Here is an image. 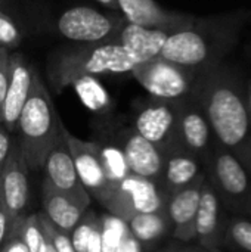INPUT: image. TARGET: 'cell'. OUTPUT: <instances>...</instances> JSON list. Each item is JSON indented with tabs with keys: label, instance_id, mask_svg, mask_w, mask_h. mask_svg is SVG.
I'll list each match as a JSON object with an SVG mask.
<instances>
[{
	"label": "cell",
	"instance_id": "cell-1",
	"mask_svg": "<svg viewBox=\"0 0 251 252\" xmlns=\"http://www.w3.org/2000/svg\"><path fill=\"white\" fill-rule=\"evenodd\" d=\"M215 136L229 151L251 177V114L246 84L229 66H219L200 74L194 87Z\"/></svg>",
	"mask_w": 251,
	"mask_h": 252
},
{
	"label": "cell",
	"instance_id": "cell-2",
	"mask_svg": "<svg viewBox=\"0 0 251 252\" xmlns=\"http://www.w3.org/2000/svg\"><path fill=\"white\" fill-rule=\"evenodd\" d=\"M251 10L195 18L182 30L172 31L160 52V58L203 74L219 66L235 47Z\"/></svg>",
	"mask_w": 251,
	"mask_h": 252
},
{
	"label": "cell",
	"instance_id": "cell-3",
	"mask_svg": "<svg viewBox=\"0 0 251 252\" xmlns=\"http://www.w3.org/2000/svg\"><path fill=\"white\" fill-rule=\"evenodd\" d=\"M62 120L56 112L49 89L36 69L27 102L16 123L18 145L30 171L43 170L49 152L61 137Z\"/></svg>",
	"mask_w": 251,
	"mask_h": 252
},
{
	"label": "cell",
	"instance_id": "cell-4",
	"mask_svg": "<svg viewBox=\"0 0 251 252\" xmlns=\"http://www.w3.org/2000/svg\"><path fill=\"white\" fill-rule=\"evenodd\" d=\"M136 62L114 40L72 44L58 50L47 62V77L55 92H62L83 77L132 72Z\"/></svg>",
	"mask_w": 251,
	"mask_h": 252
},
{
	"label": "cell",
	"instance_id": "cell-5",
	"mask_svg": "<svg viewBox=\"0 0 251 252\" xmlns=\"http://www.w3.org/2000/svg\"><path fill=\"white\" fill-rule=\"evenodd\" d=\"M206 170L222 205L237 216L251 217L250 174L244 165L216 140Z\"/></svg>",
	"mask_w": 251,
	"mask_h": 252
},
{
	"label": "cell",
	"instance_id": "cell-6",
	"mask_svg": "<svg viewBox=\"0 0 251 252\" xmlns=\"http://www.w3.org/2000/svg\"><path fill=\"white\" fill-rule=\"evenodd\" d=\"M124 24L126 19L120 12L99 10L92 6H74L59 15L56 30L61 37L74 44H90L114 40Z\"/></svg>",
	"mask_w": 251,
	"mask_h": 252
},
{
	"label": "cell",
	"instance_id": "cell-7",
	"mask_svg": "<svg viewBox=\"0 0 251 252\" xmlns=\"http://www.w3.org/2000/svg\"><path fill=\"white\" fill-rule=\"evenodd\" d=\"M130 74L151 97L172 102L191 96L200 77L198 72L160 56L136 65Z\"/></svg>",
	"mask_w": 251,
	"mask_h": 252
},
{
	"label": "cell",
	"instance_id": "cell-8",
	"mask_svg": "<svg viewBox=\"0 0 251 252\" xmlns=\"http://www.w3.org/2000/svg\"><path fill=\"white\" fill-rule=\"evenodd\" d=\"M178 102L149 96L139 102L133 117L132 127L164 157L176 149H183L179 139Z\"/></svg>",
	"mask_w": 251,
	"mask_h": 252
},
{
	"label": "cell",
	"instance_id": "cell-9",
	"mask_svg": "<svg viewBox=\"0 0 251 252\" xmlns=\"http://www.w3.org/2000/svg\"><path fill=\"white\" fill-rule=\"evenodd\" d=\"M167 195L158 183L130 174L111 189L105 208L111 216L127 223L138 214L166 210Z\"/></svg>",
	"mask_w": 251,
	"mask_h": 252
},
{
	"label": "cell",
	"instance_id": "cell-10",
	"mask_svg": "<svg viewBox=\"0 0 251 252\" xmlns=\"http://www.w3.org/2000/svg\"><path fill=\"white\" fill-rule=\"evenodd\" d=\"M61 134L68 146L81 185L84 186L90 198H95L104 207L112 188L104 171L95 142L78 139L64 126V123L61 124Z\"/></svg>",
	"mask_w": 251,
	"mask_h": 252
},
{
	"label": "cell",
	"instance_id": "cell-11",
	"mask_svg": "<svg viewBox=\"0 0 251 252\" xmlns=\"http://www.w3.org/2000/svg\"><path fill=\"white\" fill-rule=\"evenodd\" d=\"M178 127L182 148L195 155L203 165L207 167L213 151L215 136L194 93L178 102Z\"/></svg>",
	"mask_w": 251,
	"mask_h": 252
},
{
	"label": "cell",
	"instance_id": "cell-12",
	"mask_svg": "<svg viewBox=\"0 0 251 252\" xmlns=\"http://www.w3.org/2000/svg\"><path fill=\"white\" fill-rule=\"evenodd\" d=\"M114 137L124 154L130 173L161 186L164 155L133 127H123L114 134Z\"/></svg>",
	"mask_w": 251,
	"mask_h": 252
},
{
	"label": "cell",
	"instance_id": "cell-13",
	"mask_svg": "<svg viewBox=\"0 0 251 252\" xmlns=\"http://www.w3.org/2000/svg\"><path fill=\"white\" fill-rule=\"evenodd\" d=\"M220 198L206 174L201 189L200 205L195 219V241L200 248L210 252H220L223 248V233L226 216L223 214Z\"/></svg>",
	"mask_w": 251,
	"mask_h": 252
},
{
	"label": "cell",
	"instance_id": "cell-14",
	"mask_svg": "<svg viewBox=\"0 0 251 252\" xmlns=\"http://www.w3.org/2000/svg\"><path fill=\"white\" fill-rule=\"evenodd\" d=\"M34 71L36 68L22 53H9V80L0 108V124L9 133L16 130L18 118L30 94Z\"/></svg>",
	"mask_w": 251,
	"mask_h": 252
},
{
	"label": "cell",
	"instance_id": "cell-15",
	"mask_svg": "<svg viewBox=\"0 0 251 252\" xmlns=\"http://www.w3.org/2000/svg\"><path fill=\"white\" fill-rule=\"evenodd\" d=\"M44 174H46V182H49L56 190L68 195L83 207L89 208L90 207V195L81 185L71 154L68 151V146L61 134L58 142L55 143L53 149L49 152L46 162L43 165Z\"/></svg>",
	"mask_w": 251,
	"mask_h": 252
},
{
	"label": "cell",
	"instance_id": "cell-16",
	"mask_svg": "<svg viewBox=\"0 0 251 252\" xmlns=\"http://www.w3.org/2000/svg\"><path fill=\"white\" fill-rule=\"evenodd\" d=\"M117 4L126 22L169 32L189 27L197 18L189 13L167 10L155 0H117Z\"/></svg>",
	"mask_w": 251,
	"mask_h": 252
},
{
	"label": "cell",
	"instance_id": "cell-17",
	"mask_svg": "<svg viewBox=\"0 0 251 252\" xmlns=\"http://www.w3.org/2000/svg\"><path fill=\"white\" fill-rule=\"evenodd\" d=\"M206 173L188 188L172 193L166 201V213L172 224V236L180 242L195 241V219Z\"/></svg>",
	"mask_w": 251,
	"mask_h": 252
},
{
	"label": "cell",
	"instance_id": "cell-18",
	"mask_svg": "<svg viewBox=\"0 0 251 252\" xmlns=\"http://www.w3.org/2000/svg\"><path fill=\"white\" fill-rule=\"evenodd\" d=\"M28 167L22 157L18 142L12 143L9 158L0 174V188L10 217L15 220L22 216L28 202Z\"/></svg>",
	"mask_w": 251,
	"mask_h": 252
},
{
	"label": "cell",
	"instance_id": "cell-19",
	"mask_svg": "<svg viewBox=\"0 0 251 252\" xmlns=\"http://www.w3.org/2000/svg\"><path fill=\"white\" fill-rule=\"evenodd\" d=\"M169 31L158 28H145L126 22L114 41L121 44L132 56L136 65L160 56V52L169 37Z\"/></svg>",
	"mask_w": 251,
	"mask_h": 252
},
{
	"label": "cell",
	"instance_id": "cell-20",
	"mask_svg": "<svg viewBox=\"0 0 251 252\" xmlns=\"http://www.w3.org/2000/svg\"><path fill=\"white\" fill-rule=\"evenodd\" d=\"M203 162L185 149H176L164 157L161 188L166 195L176 193L192 185L204 171Z\"/></svg>",
	"mask_w": 251,
	"mask_h": 252
},
{
	"label": "cell",
	"instance_id": "cell-21",
	"mask_svg": "<svg viewBox=\"0 0 251 252\" xmlns=\"http://www.w3.org/2000/svg\"><path fill=\"white\" fill-rule=\"evenodd\" d=\"M41 202L43 214L55 224L59 230L71 233L77 223L81 220L84 213L89 210L70 198L68 195L56 190L49 182H43L41 186Z\"/></svg>",
	"mask_w": 251,
	"mask_h": 252
},
{
	"label": "cell",
	"instance_id": "cell-22",
	"mask_svg": "<svg viewBox=\"0 0 251 252\" xmlns=\"http://www.w3.org/2000/svg\"><path fill=\"white\" fill-rule=\"evenodd\" d=\"M130 235L141 244V247H154L166 235L172 233V224L166 210L157 213L138 214L127 223Z\"/></svg>",
	"mask_w": 251,
	"mask_h": 252
},
{
	"label": "cell",
	"instance_id": "cell-23",
	"mask_svg": "<svg viewBox=\"0 0 251 252\" xmlns=\"http://www.w3.org/2000/svg\"><path fill=\"white\" fill-rule=\"evenodd\" d=\"M98 152H99V158L104 167V171L111 183V188H114L115 185H118L121 180H124L127 176H130V170L127 165V161L124 158L123 151L120 149L114 134L111 136H102L99 140H93Z\"/></svg>",
	"mask_w": 251,
	"mask_h": 252
},
{
	"label": "cell",
	"instance_id": "cell-24",
	"mask_svg": "<svg viewBox=\"0 0 251 252\" xmlns=\"http://www.w3.org/2000/svg\"><path fill=\"white\" fill-rule=\"evenodd\" d=\"M223 248L234 252H251V217L235 216L226 220Z\"/></svg>",
	"mask_w": 251,
	"mask_h": 252
},
{
	"label": "cell",
	"instance_id": "cell-25",
	"mask_svg": "<svg viewBox=\"0 0 251 252\" xmlns=\"http://www.w3.org/2000/svg\"><path fill=\"white\" fill-rule=\"evenodd\" d=\"M72 86L77 89V92H78L83 103L87 108L93 109L95 112L96 111L107 109L108 102H109V97H108L107 92L102 89V86L99 83H96L95 77H83V78H78L77 81H74Z\"/></svg>",
	"mask_w": 251,
	"mask_h": 252
},
{
	"label": "cell",
	"instance_id": "cell-26",
	"mask_svg": "<svg viewBox=\"0 0 251 252\" xmlns=\"http://www.w3.org/2000/svg\"><path fill=\"white\" fill-rule=\"evenodd\" d=\"M129 233L127 224L114 216H107L101 220L102 252H117L123 239Z\"/></svg>",
	"mask_w": 251,
	"mask_h": 252
},
{
	"label": "cell",
	"instance_id": "cell-27",
	"mask_svg": "<svg viewBox=\"0 0 251 252\" xmlns=\"http://www.w3.org/2000/svg\"><path fill=\"white\" fill-rule=\"evenodd\" d=\"M99 223H101V219H98V216H95L90 210H87L84 213V216L81 217V220L77 223V226L70 233V238H71V244H72L74 251L87 252L89 241H90L95 229L99 226Z\"/></svg>",
	"mask_w": 251,
	"mask_h": 252
},
{
	"label": "cell",
	"instance_id": "cell-28",
	"mask_svg": "<svg viewBox=\"0 0 251 252\" xmlns=\"http://www.w3.org/2000/svg\"><path fill=\"white\" fill-rule=\"evenodd\" d=\"M21 236L28 252H44L47 241L41 232L37 220V214L30 217H21Z\"/></svg>",
	"mask_w": 251,
	"mask_h": 252
},
{
	"label": "cell",
	"instance_id": "cell-29",
	"mask_svg": "<svg viewBox=\"0 0 251 252\" xmlns=\"http://www.w3.org/2000/svg\"><path fill=\"white\" fill-rule=\"evenodd\" d=\"M37 220L38 224L41 227V232L46 238V241L55 248L56 252H75L71 244V238L68 233L59 230L55 224H52V221L43 214H37Z\"/></svg>",
	"mask_w": 251,
	"mask_h": 252
},
{
	"label": "cell",
	"instance_id": "cell-30",
	"mask_svg": "<svg viewBox=\"0 0 251 252\" xmlns=\"http://www.w3.org/2000/svg\"><path fill=\"white\" fill-rule=\"evenodd\" d=\"M22 41V31L18 24L4 12L0 10V47L9 52L16 49Z\"/></svg>",
	"mask_w": 251,
	"mask_h": 252
},
{
	"label": "cell",
	"instance_id": "cell-31",
	"mask_svg": "<svg viewBox=\"0 0 251 252\" xmlns=\"http://www.w3.org/2000/svg\"><path fill=\"white\" fill-rule=\"evenodd\" d=\"M21 217L12 221L7 235L3 241V245L0 248V252H28L21 236Z\"/></svg>",
	"mask_w": 251,
	"mask_h": 252
},
{
	"label": "cell",
	"instance_id": "cell-32",
	"mask_svg": "<svg viewBox=\"0 0 251 252\" xmlns=\"http://www.w3.org/2000/svg\"><path fill=\"white\" fill-rule=\"evenodd\" d=\"M9 50L0 47V108L4 99L7 80H9Z\"/></svg>",
	"mask_w": 251,
	"mask_h": 252
},
{
	"label": "cell",
	"instance_id": "cell-33",
	"mask_svg": "<svg viewBox=\"0 0 251 252\" xmlns=\"http://www.w3.org/2000/svg\"><path fill=\"white\" fill-rule=\"evenodd\" d=\"M12 221H13V219L10 217L9 211H7V207H6V202H4V198L1 193V188H0V248L3 245V241L7 235V230H9Z\"/></svg>",
	"mask_w": 251,
	"mask_h": 252
},
{
	"label": "cell",
	"instance_id": "cell-34",
	"mask_svg": "<svg viewBox=\"0 0 251 252\" xmlns=\"http://www.w3.org/2000/svg\"><path fill=\"white\" fill-rule=\"evenodd\" d=\"M10 133L0 124V174L3 171V167L9 158L10 149H12V140H10Z\"/></svg>",
	"mask_w": 251,
	"mask_h": 252
},
{
	"label": "cell",
	"instance_id": "cell-35",
	"mask_svg": "<svg viewBox=\"0 0 251 252\" xmlns=\"http://www.w3.org/2000/svg\"><path fill=\"white\" fill-rule=\"evenodd\" d=\"M142 250V247H141V244L130 235V232L126 235V238L123 239V242H121V245L118 247V250L117 252H141Z\"/></svg>",
	"mask_w": 251,
	"mask_h": 252
},
{
	"label": "cell",
	"instance_id": "cell-36",
	"mask_svg": "<svg viewBox=\"0 0 251 252\" xmlns=\"http://www.w3.org/2000/svg\"><path fill=\"white\" fill-rule=\"evenodd\" d=\"M99 4H102L104 7L112 10V12H118V4H117V0H96Z\"/></svg>",
	"mask_w": 251,
	"mask_h": 252
},
{
	"label": "cell",
	"instance_id": "cell-37",
	"mask_svg": "<svg viewBox=\"0 0 251 252\" xmlns=\"http://www.w3.org/2000/svg\"><path fill=\"white\" fill-rule=\"evenodd\" d=\"M246 97H247V105L251 114V80L246 83Z\"/></svg>",
	"mask_w": 251,
	"mask_h": 252
},
{
	"label": "cell",
	"instance_id": "cell-38",
	"mask_svg": "<svg viewBox=\"0 0 251 252\" xmlns=\"http://www.w3.org/2000/svg\"><path fill=\"white\" fill-rule=\"evenodd\" d=\"M201 248L200 247H195V248H182V250H170V251L164 252H200Z\"/></svg>",
	"mask_w": 251,
	"mask_h": 252
},
{
	"label": "cell",
	"instance_id": "cell-39",
	"mask_svg": "<svg viewBox=\"0 0 251 252\" xmlns=\"http://www.w3.org/2000/svg\"><path fill=\"white\" fill-rule=\"evenodd\" d=\"M44 252H56V251H55V248H53V247H52V245H50V244L47 242V245H46V250H44Z\"/></svg>",
	"mask_w": 251,
	"mask_h": 252
},
{
	"label": "cell",
	"instance_id": "cell-40",
	"mask_svg": "<svg viewBox=\"0 0 251 252\" xmlns=\"http://www.w3.org/2000/svg\"><path fill=\"white\" fill-rule=\"evenodd\" d=\"M200 252H210V251H206V250H203V248H201V251Z\"/></svg>",
	"mask_w": 251,
	"mask_h": 252
},
{
	"label": "cell",
	"instance_id": "cell-41",
	"mask_svg": "<svg viewBox=\"0 0 251 252\" xmlns=\"http://www.w3.org/2000/svg\"><path fill=\"white\" fill-rule=\"evenodd\" d=\"M1 4H3V0H0V7H1Z\"/></svg>",
	"mask_w": 251,
	"mask_h": 252
}]
</instances>
